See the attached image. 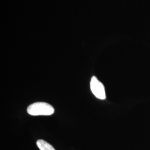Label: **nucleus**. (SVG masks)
Here are the masks:
<instances>
[{
	"label": "nucleus",
	"mask_w": 150,
	"mask_h": 150,
	"mask_svg": "<svg viewBox=\"0 0 150 150\" xmlns=\"http://www.w3.org/2000/svg\"><path fill=\"white\" fill-rule=\"evenodd\" d=\"M27 113L32 116H50L54 112V107L46 102L33 103L27 107Z\"/></svg>",
	"instance_id": "obj_1"
},
{
	"label": "nucleus",
	"mask_w": 150,
	"mask_h": 150,
	"mask_svg": "<svg viewBox=\"0 0 150 150\" xmlns=\"http://www.w3.org/2000/svg\"><path fill=\"white\" fill-rule=\"evenodd\" d=\"M90 88L92 92L97 98L100 100H105L106 98L105 87L102 82L98 80L95 76H93L91 79Z\"/></svg>",
	"instance_id": "obj_2"
},
{
	"label": "nucleus",
	"mask_w": 150,
	"mask_h": 150,
	"mask_svg": "<svg viewBox=\"0 0 150 150\" xmlns=\"http://www.w3.org/2000/svg\"><path fill=\"white\" fill-rule=\"evenodd\" d=\"M36 144L40 150H55L52 145L43 139H38Z\"/></svg>",
	"instance_id": "obj_3"
}]
</instances>
